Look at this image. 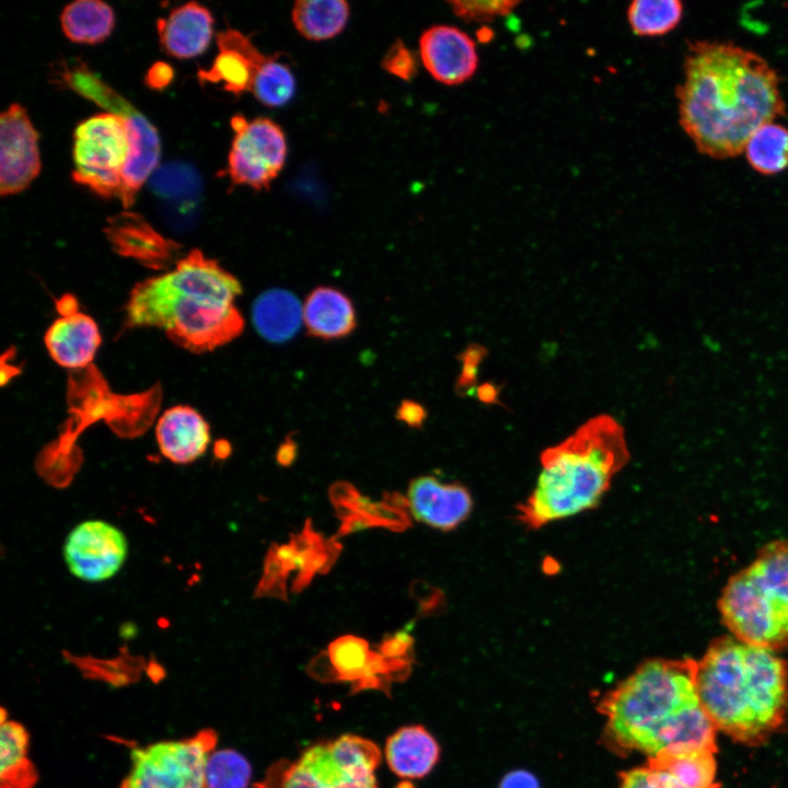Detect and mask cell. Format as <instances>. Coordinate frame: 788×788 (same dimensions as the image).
<instances>
[{
	"label": "cell",
	"mask_w": 788,
	"mask_h": 788,
	"mask_svg": "<svg viewBox=\"0 0 788 788\" xmlns=\"http://www.w3.org/2000/svg\"><path fill=\"white\" fill-rule=\"evenodd\" d=\"M329 498L337 514L359 513L371 519L376 526L397 532L412 525L408 501L399 493H385L381 501L374 502L349 483L338 482L331 487Z\"/></svg>",
	"instance_id": "obj_21"
},
{
	"label": "cell",
	"mask_w": 788,
	"mask_h": 788,
	"mask_svg": "<svg viewBox=\"0 0 788 788\" xmlns=\"http://www.w3.org/2000/svg\"><path fill=\"white\" fill-rule=\"evenodd\" d=\"M219 53L209 69H201V83H221L233 94L251 91L257 70L268 56L260 53L251 39L236 30L229 28L217 35Z\"/></svg>",
	"instance_id": "obj_15"
},
{
	"label": "cell",
	"mask_w": 788,
	"mask_h": 788,
	"mask_svg": "<svg viewBox=\"0 0 788 788\" xmlns=\"http://www.w3.org/2000/svg\"><path fill=\"white\" fill-rule=\"evenodd\" d=\"M683 12L679 0H636L627 9V20L638 36H661L680 24Z\"/></svg>",
	"instance_id": "obj_30"
},
{
	"label": "cell",
	"mask_w": 788,
	"mask_h": 788,
	"mask_svg": "<svg viewBox=\"0 0 788 788\" xmlns=\"http://www.w3.org/2000/svg\"><path fill=\"white\" fill-rule=\"evenodd\" d=\"M696 676L691 658L641 663L599 704L610 738L649 757L716 753V728L702 706Z\"/></svg>",
	"instance_id": "obj_2"
},
{
	"label": "cell",
	"mask_w": 788,
	"mask_h": 788,
	"mask_svg": "<svg viewBox=\"0 0 788 788\" xmlns=\"http://www.w3.org/2000/svg\"><path fill=\"white\" fill-rule=\"evenodd\" d=\"M675 94L683 130L699 153L718 160L740 155L758 127L786 114L778 72L728 42L690 43Z\"/></svg>",
	"instance_id": "obj_1"
},
{
	"label": "cell",
	"mask_w": 788,
	"mask_h": 788,
	"mask_svg": "<svg viewBox=\"0 0 788 788\" xmlns=\"http://www.w3.org/2000/svg\"><path fill=\"white\" fill-rule=\"evenodd\" d=\"M348 19L349 4L344 0H299L292 8L296 28L311 40L336 36Z\"/></svg>",
	"instance_id": "obj_27"
},
{
	"label": "cell",
	"mask_w": 788,
	"mask_h": 788,
	"mask_svg": "<svg viewBox=\"0 0 788 788\" xmlns=\"http://www.w3.org/2000/svg\"><path fill=\"white\" fill-rule=\"evenodd\" d=\"M499 788H540V785L531 773L513 770L503 777Z\"/></svg>",
	"instance_id": "obj_42"
},
{
	"label": "cell",
	"mask_w": 788,
	"mask_h": 788,
	"mask_svg": "<svg viewBox=\"0 0 788 788\" xmlns=\"http://www.w3.org/2000/svg\"><path fill=\"white\" fill-rule=\"evenodd\" d=\"M60 22L71 42L93 45L111 35L115 14L112 7L101 0H77L65 7Z\"/></svg>",
	"instance_id": "obj_26"
},
{
	"label": "cell",
	"mask_w": 788,
	"mask_h": 788,
	"mask_svg": "<svg viewBox=\"0 0 788 788\" xmlns=\"http://www.w3.org/2000/svg\"><path fill=\"white\" fill-rule=\"evenodd\" d=\"M77 299L71 294H65L56 301V309L60 316L69 315L79 311Z\"/></svg>",
	"instance_id": "obj_45"
},
{
	"label": "cell",
	"mask_w": 788,
	"mask_h": 788,
	"mask_svg": "<svg viewBox=\"0 0 788 788\" xmlns=\"http://www.w3.org/2000/svg\"><path fill=\"white\" fill-rule=\"evenodd\" d=\"M453 13L468 22H490L499 16L511 13L520 1H460L449 2Z\"/></svg>",
	"instance_id": "obj_35"
},
{
	"label": "cell",
	"mask_w": 788,
	"mask_h": 788,
	"mask_svg": "<svg viewBox=\"0 0 788 788\" xmlns=\"http://www.w3.org/2000/svg\"><path fill=\"white\" fill-rule=\"evenodd\" d=\"M629 456L624 429L613 417L589 419L543 451L536 484L517 507L518 522L537 530L595 508Z\"/></svg>",
	"instance_id": "obj_5"
},
{
	"label": "cell",
	"mask_w": 788,
	"mask_h": 788,
	"mask_svg": "<svg viewBox=\"0 0 788 788\" xmlns=\"http://www.w3.org/2000/svg\"><path fill=\"white\" fill-rule=\"evenodd\" d=\"M129 553L125 533L115 524L89 519L76 524L62 544L68 571L88 583L114 578L124 567Z\"/></svg>",
	"instance_id": "obj_11"
},
{
	"label": "cell",
	"mask_w": 788,
	"mask_h": 788,
	"mask_svg": "<svg viewBox=\"0 0 788 788\" xmlns=\"http://www.w3.org/2000/svg\"><path fill=\"white\" fill-rule=\"evenodd\" d=\"M66 84L108 111L85 119L76 128L72 178L101 197L119 198L123 173L130 154L125 114L127 100L85 63H79L69 71Z\"/></svg>",
	"instance_id": "obj_7"
},
{
	"label": "cell",
	"mask_w": 788,
	"mask_h": 788,
	"mask_svg": "<svg viewBox=\"0 0 788 788\" xmlns=\"http://www.w3.org/2000/svg\"><path fill=\"white\" fill-rule=\"evenodd\" d=\"M289 572L276 555V543H273L265 557L263 577L255 590L256 596H275L288 601L286 580Z\"/></svg>",
	"instance_id": "obj_36"
},
{
	"label": "cell",
	"mask_w": 788,
	"mask_h": 788,
	"mask_svg": "<svg viewBox=\"0 0 788 788\" xmlns=\"http://www.w3.org/2000/svg\"><path fill=\"white\" fill-rule=\"evenodd\" d=\"M334 671L346 680L375 681L376 676L402 668L398 660L372 652L368 642L359 637L346 635L334 640L327 651Z\"/></svg>",
	"instance_id": "obj_24"
},
{
	"label": "cell",
	"mask_w": 788,
	"mask_h": 788,
	"mask_svg": "<svg viewBox=\"0 0 788 788\" xmlns=\"http://www.w3.org/2000/svg\"><path fill=\"white\" fill-rule=\"evenodd\" d=\"M251 766L246 758L233 750L212 751L205 768L206 788H246Z\"/></svg>",
	"instance_id": "obj_32"
},
{
	"label": "cell",
	"mask_w": 788,
	"mask_h": 788,
	"mask_svg": "<svg viewBox=\"0 0 788 788\" xmlns=\"http://www.w3.org/2000/svg\"><path fill=\"white\" fill-rule=\"evenodd\" d=\"M383 69L405 81L410 80L417 71V62L412 51L401 40L395 42L385 53L382 60Z\"/></svg>",
	"instance_id": "obj_38"
},
{
	"label": "cell",
	"mask_w": 788,
	"mask_h": 788,
	"mask_svg": "<svg viewBox=\"0 0 788 788\" xmlns=\"http://www.w3.org/2000/svg\"><path fill=\"white\" fill-rule=\"evenodd\" d=\"M28 735L18 722L2 718L0 729L1 788H31L34 770L27 758Z\"/></svg>",
	"instance_id": "obj_28"
},
{
	"label": "cell",
	"mask_w": 788,
	"mask_h": 788,
	"mask_svg": "<svg viewBox=\"0 0 788 788\" xmlns=\"http://www.w3.org/2000/svg\"><path fill=\"white\" fill-rule=\"evenodd\" d=\"M150 184L157 195L169 199H193L201 187L198 173L184 163L160 166L152 173Z\"/></svg>",
	"instance_id": "obj_33"
},
{
	"label": "cell",
	"mask_w": 788,
	"mask_h": 788,
	"mask_svg": "<svg viewBox=\"0 0 788 788\" xmlns=\"http://www.w3.org/2000/svg\"><path fill=\"white\" fill-rule=\"evenodd\" d=\"M378 746L357 735H341L310 748L283 769L277 788H376Z\"/></svg>",
	"instance_id": "obj_8"
},
{
	"label": "cell",
	"mask_w": 788,
	"mask_h": 788,
	"mask_svg": "<svg viewBox=\"0 0 788 788\" xmlns=\"http://www.w3.org/2000/svg\"><path fill=\"white\" fill-rule=\"evenodd\" d=\"M173 77L172 67L163 61H158L148 70L146 83L151 89L162 90L170 84Z\"/></svg>",
	"instance_id": "obj_41"
},
{
	"label": "cell",
	"mask_w": 788,
	"mask_h": 788,
	"mask_svg": "<svg viewBox=\"0 0 788 788\" xmlns=\"http://www.w3.org/2000/svg\"><path fill=\"white\" fill-rule=\"evenodd\" d=\"M240 281L198 250L173 270L138 282L126 304L130 327H158L192 352L211 351L235 339L244 320L234 300Z\"/></svg>",
	"instance_id": "obj_3"
},
{
	"label": "cell",
	"mask_w": 788,
	"mask_h": 788,
	"mask_svg": "<svg viewBox=\"0 0 788 788\" xmlns=\"http://www.w3.org/2000/svg\"><path fill=\"white\" fill-rule=\"evenodd\" d=\"M101 341L96 322L80 311L56 318L44 336L51 359L67 369L89 366Z\"/></svg>",
	"instance_id": "obj_17"
},
{
	"label": "cell",
	"mask_w": 788,
	"mask_h": 788,
	"mask_svg": "<svg viewBox=\"0 0 788 788\" xmlns=\"http://www.w3.org/2000/svg\"><path fill=\"white\" fill-rule=\"evenodd\" d=\"M619 788H719V784L703 783L648 763L622 773Z\"/></svg>",
	"instance_id": "obj_34"
},
{
	"label": "cell",
	"mask_w": 788,
	"mask_h": 788,
	"mask_svg": "<svg viewBox=\"0 0 788 788\" xmlns=\"http://www.w3.org/2000/svg\"><path fill=\"white\" fill-rule=\"evenodd\" d=\"M412 515L441 531L454 530L472 512L470 491L459 483L443 484L433 476L413 479L407 490Z\"/></svg>",
	"instance_id": "obj_14"
},
{
	"label": "cell",
	"mask_w": 788,
	"mask_h": 788,
	"mask_svg": "<svg viewBox=\"0 0 788 788\" xmlns=\"http://www.w3.org/2000/svg\"><path fill=\"white\" fill-rule=\"evenodd\" d=\"M696 684L715 728L738 742L761 743L786 719L788 667L770 650L715 639L697 661Z\"/></svg>",
	"instance_id": "obj_4"
},
{
	"label": "cell",
	"mask_w": 788,
	"mask_h": 788,
	"mask_svg": "<svg viewBox=\"0 0 788 788\" xmlns=\"http://www.w3.org/2000/svg\"><path fill=\"white\" fill-rule=\"evenodd\" d=\"M215 744L216 735L202 731L185 740L135 748L121 788H206L205 768Z\"/></svg>",
	"instance_id": "obj_9"
},
{
	"label": "cell",
	"mask_w": 788,
	"mask_h": 788,
	"mask_svg": "<svg viewBox=\"0 0 788 788\" xmlns=\"http://www.w3.org/2000/svg\"><path fill=\"white\" fill-rule=\"evenodd\" d=\"M296 81L290 68L275 56L257 70L251 92L264 105L276 107L285 105L293 96Z\"/></svg>",
	"instance_id": "obj_31"
},
{
	"label": "cell",
	"mask_w": 788,
	"mask_h": 788,
	"mask_svg": "<svg viewBox=\"0 0 788 788\" xmlns=\"http://www.w3.org/2000/svg\"><path fill=\"white\" fill-rule=\"evenodd\" d=\"M487 354V349L482 345L471 344L457 355L462 367L455 383V390L460 395H466L475 391L478 369Z\"/></svg>",
	"instance_id": "obj_37"
},
{
	"label": "cell",
	"mask_w": 788,
	"mask_h": 788,
	"mask_svg": "<svg viewBox=\"0 0 788 788\" xmlns=\"http://www.w3.org/2000/svg\"><path fill=\"white\" fill-rule=\"evenodd\" d=\"M743 152L757 173H781L788 167V128L776 121L762 125L751 135Z\"/></svg>",
	"instance_id": "obj_29"
},
{
	"label": "cell",
	"mask_w": 788,
	"mask_h": 788,
	"mask_svg": "<svg viewBox=\"0 0 788 788\" xmlns=\"http://www.w3.org/2000/svg\"><path fill=\"white\" fill-rule=\"evenodd\" d=\"M427 409L413 399H403L395 412V418L408 427L421 428L427 419Z\"/></svg>",
	"instance_id": "obj_39"
},
{
	"label": "cell",
	"mask_w": 788,
	"mask_h": 788,
	"mask_svg": "<svg viewBox=\"0 0 788 788\" xmlns=\"http://www.w3.org/2000/svg\"><path fill=\"white\" fill-rule=\"evenodd\" d=\"M439 745L420 726L405 727L387 739L385 756L391 769L403 778H421L436 765Z\"/></svg>",
	"instance_id": "obj_22"
},
{
	"label": "cell",
	"mask_w": 788,
	"mask_h": 788,
	"mask_svg": "<svg viewBox=\"0 0 788 788\" xmlns=\"http://www.w3.org/2000/svg\"><path fill=\"white\" fill-rule=\"evenodd\" d=\"M252 321L263 338L271 343H283L299 331L303 321V306L292 292L269 289L254 301Z\"/></svg>",
	"instance_id": "obj_23"
},
{
	"label": "cell",
	"mask_w": 788,
	"mask_h": 788,
	"mask_svg": "<svg viewBox=\"0 0 788 788\" xmlns=\"http://www.w3.org/2000/svg\"><path fill=\"white\" fill-rule=\"evenodd\" d=\"M157 25L165 53L179 59L202 54L213 34L210 11L195 1L173 9L166 19H159Z\"/></svg>",
	"instance_id": "obj_18"
},
{
	"label": "cell",
	"mask_w": 788,
	"mask_h": 788,
	"mask_svg": "<svg viewBox=\"0 0 788 788\" xmlns=\"http://www.w3.org/2000/svg\"><path fill=\"white\" fill-rule=\"evenodd\" d=\"M298 455V444L288 436L277 449L276 461L280 466L288 467L293 464Z\"/></svg>",
	"instance_id": "obj_43"
},
{
	"label": "cell",
	"mask_w": 788,
	"mask_h": 788,
	"mask_svg": "<svg viewBox=\"0 0 788 788\" xmlns=\"http://www.w3.org/2000/svg\"><path fill=\"white\" fill-rule=\"evenodd\" d=\"M105 232L117 252L140 260L154 263L176 248L174 242L163 237L142 216L131 211L109 218Z\"/></svg>",
	"instance_id": "obj_20"
},
{
	"label": "cell",
	"mask_w": 788,
	"mask_h": 788,
	"mask_svg": "<svg viewBox=\"0 0 788 788\" xmlns=\"http://www.w3.org/2000/svg\"><path fill=\"white\" fill-rule=\"evenodd\" d=\"M234 138L228 158V173L234 184L267 189L283 167L286 137L268 118L246 120L242 115L231 119Z\"/></svg>",
	"instance_id": "obj_10"
},
{
	"label": "cell",
	"mask_w": 788,
	"mask_h": 788,
	"mask_svg": "<svg viewBox=\"0 0 788 788\" xmlns=\"http://www.w3.org/2000/svg\"><path fill=\"white\" fill-rule=\"evenodd\" d=\"M475 395L479 402L484 404H500L499 389L497 385L485 382L476 386Z\"/></svg>",
	"instance_id": "obj_44"
},
{
	"label": "cell",
	"mask_w": 788,
	"mask_h": 788,
	"mask_svg": "<svg viewBox=\"0 0 788 788\" xmlns=\"http://www.w3.org/2000/svg\"><path fill=\"white\" fill-rule=\"evenodd\" d=\"M412 645V636L406 630H402L384 639L380 646V651L386 658L403 660Z\"/></svg>",
	"instance_id": "obj_40"
},
{
	"label": "cell",
	"mask_w": 788,
	"mask_h": 788,
	"mask_svg": "<svg viewBox=\"0 0 788 788\" xmlns=\"http://www.w3.org/2000/svg\"><path fill=\"white\" fill-rule=\"evenodd\" d=\"M419 51L427 71L447 85L461 84L477 70L474 40L454 26L434 25L426 30L419 40Z\"/></svg>",
	"instance_id": "obj_13"
},
{
	"label": "cell",
	"mask_w": 788,
	"mask_h": 788,
	"mask_svg": "<svg viewBox=\"0 0 788 788\" xmlns=\"http://www.w3.org/2000/svg\"><path fill=\"white\" fill-rule=\"evenodd\" d=\"M290 543L296 547V570L298 575L292 582V591L300 592L308 587L315 573H326L337 560L341 544L336 538H325L317 533L310 519L303 530L290 535Z\"/></svg>",
	"instance_id": "obj_25"
},
{
	"label": "cell",
	"mask_w": 788,
	"mask_h": 788,
	"mask_svg": "<svg viewBox=\"0 0 788 788\" xmlns=\"http://www.w3.org/2000/svg\"><path fill=\"white\" fill-rule=\"evenodd\" d=\"M303 322L310 336L324 340L340 339L357 326L351 299L343 291L327 286L316 287L305 299Z\"/></svg>",
	"instance_id": "obj_19"
},
{
	"label": "cell",
	"mask_w": 788,
	"mask_h": 788,
	"mask_svg": "<svg viewBox=\"0 0 788 788\" xmlns=\"http://www.w3.org/2000/svg\"><path fill=\"white\" fill-rule=\"evenodd\" d=\"M733 636L770 651L788 648V540L766 544L733 575L718 601Z\"/></svg>",
	"instance_id": "obj_6"
},
{
	"label": "cell",
	"mask_w": 788,
	"mask_h": 788,
	"mask_svg": "<svg viewBox=\"0 0 788 788\" xmlns=\"http://www.w3.org/2000/svg\"><path fill=\"white\" fill-rule=\"evenodd\" d=\"M0 194L21 193L40 171L38 134L26 111L11 104L0 117Z\"/></svg>",
	"instance_id": "obj_12"
},
{
	"label": "cell",
	"mask_w": 788,
	"mask_h": 788,
	"mask_svg": "<svg viewBox=\"0 0 788 788\" xmlns=\"http://www.w3.org/2000/svg\"><path fill=\"white\" fill-rule=\"evenodd\" d=\"M161 454L174 464H189L201 457L210 443V428L194 408L176 405L166 409L155 426Z\"/></svg>",
	"instance_id": "obj_16"
}]
</instances>
